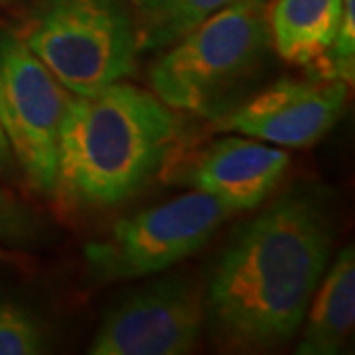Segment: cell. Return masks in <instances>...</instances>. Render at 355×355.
Masks as SVG:
<instances>
[{"label": "cell", "mask_w": 355, "mask_h": 355, "mask_svg": "<svg viewBox=\"0 0 355 355\" xmlns=\"http://www.w3.org/2000/svg\"><path fill=\"white\" fill-rule=\"evenodd\" d=\"M334 229L314 191L294 188L243 223L209 275L205 326L233 352L291 342L330 265Z\"/></svg>", "instance_id": "6da1fadb"}, {"label": "cell", "mask_w": 355, "mask_h": 355, "mask_svg": "<svg viewBox=\"0 0 355 355\" xmlns=\"http://www.w3.org/2000/svg\"><path fill=\"white\" fill-rule=\"evenodd\" d=\"M180 121L154 93L111 83L71 97L60 130L55 190L76 209H111L162 172Z\"/></svg>", "instance_id": "7a4b0ae2"}, {"label": "cell", "mask_w": 355, "mask_h": 355, "mask_svg": "<svg viewBox=\"0 0 355 355\" xmlns=\"http://www.w3.org/2000/svg\"><path fill=\"white\" fill-rule=\"evenodd\" d=\"M268 46L266 0H235L174 42L153 65L154 95L170 109L216 119L253 83Z\"/></svg>", "instance_id": "3957f363"}, {"label": "cell", "mask_w": 355, "mask_h": 355, "mask_svg": "<svg viewBox=\"0 0 355 355\" xmlns=\"http://www.w3.org/2000/svg\"><path fill=\"white\" fill-rule=\"evenodd\" d=\"M18 34L73 95H93L137 73L139 40L128 0H42Z\"/></svg>", "instance_id": "277c9868"}, {"label": "cell", "mask_w": 355, "mask_h": 355, "mask_svg": "<svg viewBox=\"0 0 355 355\" xmlns=\"http://www.w3.org/2000/svg\"><path fill=\"white\" fill-rule=\"evenodd\" d=\"M231 216V207L198 190L142 209L85 245L89 277L105 284L162 272L200 251Z\"/></svg>", "instance_id": "5b68a950"}, {"label": "cell", "mask_w": 355, "mask_h": 355, "mask_svg": "<svg viewBox=\"0 0 355 355\" xmlns=\"http://www.w3.org/2000/svg\"><path fill=\"white\" fill-rule=\"evenodd\" d=\"M69 91L28 50L18 32L0 28V127L26 184L53 196L60 130Z\"/></svg>", "instance_id": "8992f818"}, {"label": "cell", "mask_w": 355, "mask_h": 355, "mask_svg": "<svg viewBox=\"0 0 355 355\" xmlns=\"http://www.w3.org/2000/svg\"><path fill=\"white\" fill-rule=\"evenodd\" d=\"M205 328V294L196 280L168 277L128 292L105 314L91 355H184Z\"/></svg>", "instance_id": "52a82bcc"}, {"label": "cell", "mask_w": 355, "mask_h": 355, "mask_svg": "<svg viewBox=\"0 0 355 355\" xmlns=\"http://www.w3.org/2000/svg\"><path fill=\"white\" fill-rule=\"evenodd\" d=\"M347 83L324 79H282L216 116L221 130H233L279 146L304 148L322 139L342 116Z\"/></svg>", "instance_id": "ba28073f"}, {"label": "cell", "mask_w": 355, "mask_h": 355, "mask_svg": "<svg viewBox=\"0 0 355 355\" xmlns=\"http://www.w3.org/2000/svg\"><path fill=\"white\" fill-rule=\"evenodd\" d=\"M288 162V154L280 148L229 137L205 146L170 180L203 191L239 214L265 202L279 186Z\"/></svg>", "instance_id": "9c48e42d"}, {"label": "cell", "mask_w": 355, "mask_h": 355, "mask_svg": "<svg viewBox=\"0 0 355 355\" xmlns=\"http://www.w3.org/2000/svg\"><path fill=\"white\" fill-rule=\"evenodd\" d=\"M298 355H336L355 326V253L354 245L343 247L328 265L310 300Z\"/></svg>", "instance_id": "30bf717a"}, {"label": "cell", "mask_w": 355, "mask_h": 355, "mask_svg": "<svg viewBox=\"0 0 355 355\" xmlns=\"http://www.w3.org/2000/svg\"><path fill=\"white\" fill-rule=\"evenodd\" d=\"M343 0H277L268 14L270 44L284 62L308 65L330 48Z\"/></svg>", "instance_id": "8fae6325"}, {"label": "cell", "mask_w": 355, "mask_h": 355, "mask_svg": "<svg viewBox=\"0 0 355 355\" xmlns=\"http://www.w3.org/2000/svg\"><path fill=\"white\" fill-rule=\"evenodd\" d=\"M231 2L235 0H128L139 51L170 48Z\"/></svg>", "instance_id": "7c38bea8"}, {"label": "cell", "mask_w": 355, "mask_h": 355, "mask_svg": "<svg viewBox=\"0 0 355 355\" xmlns=\"http://www.w3.org/2000/svg\"><path fill=\"white\" fill-rule=\"evenodd\" d=\"M50 349V331L32 310L0 302V355H38Z\"/></svg>", "instance_id": "4fadbf2b"}, {"label": "cell", "mask_w": 355, "mask_h": 355, "mask_svg": "<svg viewBox=\"0 0 355 355\" xmlns=\"http://www.w3.org/2000/svg\"><path fill=\"white\" fill-rule=\"evenodd\" d=\"M308 76L324 81L354 83L355 77V0H343L340 28L330 48L308 65Z\"/></svg>", "instance_id": "5bb4252c"}, {"label": "cell", "mask_w": 355, "mask_h": 355, "mask_svg": "<svg viewBox=\"0 0 355 355\" xmlns=\"http://www.w3.org/2000/svg\"><path fill=\"white\" fill-rule=\"evenodd\" d=\"M42 221L12 193L0 190V241L26 245L38 241Z\"/></svg>", "instance_id": "9a60e30c"}, {"label": "cell", "mask_w": 355, "mask_h": 355, "mask_svg": "<svg viewBox=\"0 0 355 355\" xmlns=\"http://www.w3.org/2000/svg\"><path fill=\"white\" fill-rule=\"evenodd\" d=\"M14 158L12 153H10V146H8V140L2 132V127H0V174H8L14 170Z\"/></svg>", "instance_id": "2e32d148"}, {"label": "cell", "mask_w": 355, "mask_h": 355, "mask_svg": "<svg viewBox=\"0 0 355 355\" xmlns=\"http://www.w3.org/2000/svg\"><path fill=\"white\" fill-rule=\"evenodd\" d=\"M8 2H14V0H0V4H8Z\"/></svg>", "instance_id": "e0dca14e"}, {"label": "cell", "mask_w": 355, "mask_h": 355, "mask_svg": "<svg viewBox=\"0 0 355 355\" xmlns=\"http://www.w3.org/2000/svg\"><path fill=\"white\" fill-rule=\"evenodd\" d=\"M0 253H2V251H0ZM0 259H2V254H0Z\"/></svg>", "instance_id": "ac0fdd59"}]
</instances>
